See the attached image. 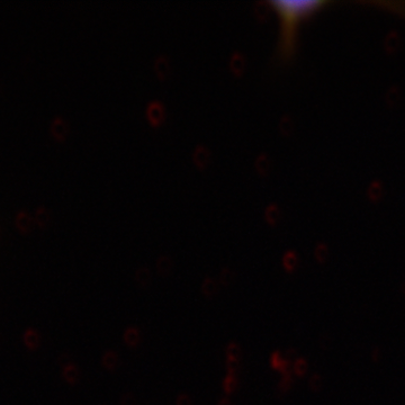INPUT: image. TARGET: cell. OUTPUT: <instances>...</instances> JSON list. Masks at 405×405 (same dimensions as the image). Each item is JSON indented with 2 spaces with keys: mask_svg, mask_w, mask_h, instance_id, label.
<instances>
[{
  "mask_svg": "<svg viewBox=\"0 0 405 405\" xmlns=\"http://www.w3.org/2000/svg\"><path fill=\"white\" fill-rule=\"evenodd\" d=\"M270 5L279 21V55L288 58L295 51L297 29L302 21L315 14L325 2L320 0H274Z\"/></svg>",
  "mask_w": 405,
  "mask_h": 405,
  "instance_id": "cell-1",
  "label": "cell"
},
{
  "mask_svg": "<svg viewBox=\"0 0 405 405\" xmlns=\"http://www.w3.org/2000/svg\"><path fill=\"white\" fill-rule=\"evenodd\" d=\"M378 359H379V349L375 348L374 352H373V360L374 361H378Z\"/></svg>",
  "mask_w": 405,
  "mask_h": 405,
  "instance_id": "cell-25",
  "label": "cell"
},
{
  "mask_svg": "<svg viewBox=\"0 0 405 405\" xmlns=\"http://www.w3.org/2000/svg\"><path fill=\"white\" fill-rule=\"evenodd\" d=\"M124 342L130 348H135L141 342V332L137 327H127L124 332Z\"/></svg>",
  "mask_w": 405,
  "mask_h": 405,
  "instance_id": "cell-6",
  "label": "cell"
},
{
  "mask_svg": "<svg viewBox=\"0 0 405 405\" xmlns=\"http://www.w3.org/2000/svg\"><path fill=\"white\" fill-rule=\"evenodd\" d=\"M51 132L59 140H64L68 135L69 126L66 119H63L60 116L54 117L52 123H51Z\"/></svg>",
  "mask_w": 405,
  "mask_h": 405,
  "instance_id": "cell-3",
  "label": "cell"
},
{
  "mask_svg": "<svg viewBox=\"0 0 405 405\" xmlns=\"http://www.w3.org/2000/svg\"><path fill=\"white\" fill-rule=\"evenodd\" d=\"M101 364L107 370L113 372V370H115L118 365V355L113 350L106 351L104 355H102Z\"/></svg>",
  "mask_w": 405,
  "mask_h": 405,
  "instance_id": "cell-10",
  "label": "cell"
},
{
  "mask_svg": "<svg viewBox=\"0 0 405 405\" xmlns=\"http://www.w3.org/2000/svg\"><path fill=\"white\" fill-rule=\"evenodd\" d=\"M270 366L274 370L281 373L282 375L287 373H293V366L288 364V361L285 360L281 351H274L273 355L270 357Z\"/></svg>",
  "mask_w": 405,
  "mask_h": 405,
  "instance_id": "cell-2",
  "label": "cell"
},
{
  "mask_svg": "<svg viewBox=\"0 0 405 405\" xmlns=\"http://www.w3.org/2000/svg\"><path fill=\"white\" fill-rule=\"evenodd\" d=\"M217 405H233L232 404V402H231V400L229 399V398H222L221 400L218 401V403H217Z\"/></svg>",
  "mask_w": 405,
  "mask_h": 405,
  "instance_id": "cell-24",
  "label": "cell"
},
{
  "mask_svg": "<svg viewBox=\"0 0 405 405\" xmlns=\"http://www.w3.org/2000/svg\"><path fill=\"white\" fill-rule=\"evenodd\" d=\"M284 266H285V269L287 273H293L295 269V266H296L295 257L293 255L286 256L285 259H284Z\"/></svg>",
  "mask_w": 405,
  "mask_h": 405,
  "instance_id": "cell-19",
  "label": "cell"
},
{
  "mask_svg": "<svg viewBox=\"0 0 405 405\" xmlns=\"http://www.w3.org/2000/svg\"><path fill=\"white\" fill-rule=\"evenodd\" d=\"M120 405H136L135 396L132 393L123 394L122 398H120Z\"/></svg>",
  "mask_w": 405,
  "mask_h": 405,
  "instance_id": "cell-22",
  "label": "cell"
},
{
  "mask_svg": "<svg viewBox=\"0 0 405 405\" xmlns=\"http://www.w3.org/2000/svg\"><path fill=\"white\" fill-rule=\"evenodd\" d=\"M233 274L229 269H224L219 277V284L224 287H229L232 283H233Z\"/></svg>",
  "mask_w": 405,
  "mask_h": 405,
  "instance_id": "cell-17",
  "label": "cell"
},
{
  "mask_svg": "<svg viewBox=\"0 0 405 405\" xmlns=\"http://www.w3.org/2000/svg\"><path fill=\"white\" fill-rule=\"evenodd\" d=\"M226 360H241V356H242V350L239 343L236 342H230L226 347Z\"/></svg>",
  "mask_w": 405,
  "mask_h": 405,
  "instance_id": "cell-14",
  "label": "cell"
},
{
  "mask_svg": "<svg viewBox=\"0 0 405 405\" xmlns=\"http://www.w3.org/2000/svg\"><path fill=\"white\" fill-rule=\"evenodd\" d=\"M201 291L205 297H207V299H213L215 295H217V293L219 291V285L214 278L207 277L202 281Z\"/></svg>",
  "mask_w": 405,
  "mask_h": 405,
  "instance_id": "cell-5",
  "label": "cell"
},
{
  "mask_svg": "<svg viewBox=\"0 0 405 405\" xmlns=\"http://www.w3.org/2000/svg\"><path fill=\"white\" fill-rule=\"evenodd\" d=\"M34 221H35V223L41 227V229H44V227L49 225V223L51 221V213L49 208L45 207V206H40V207L36 209Z\"/></svg>",
  "mask_w": 405,
  "mask_h": 405,
  "instance_id": "cell-8",
  "label": "cell"
},
{
  "mask_svg": "<svg viewBox=\"0 0 405 405\" xmlns=\"http://www.w3.org/2000/svg\"><path fill=\"white\" fill-rule=\"evenodd\" d=\"M62 375L68 384L75 385L79 379V369L76 365L69 364L66 367L62 368Z\"/></svg>",
  "mask_w": 405,
  "mask_h": 405,
  "instance_id": "cell-9",
  "label": "cell"
},
{
  "mask_svg": "<svg viewBox=\"0 0 405 405\" xmlns=\"http://www.w3.org/2000/svg\"><path fill=\"white\" fill-rule=\"evenodd\" d=\"M293 383H294V379H293L292 373L282 375V379L277 386V390L279 391V395L284 396L285 394H287L288 392H290V390L292 389Z\"/></svg>",
  "mask_w": 405,
  "mask_h": 405,
  "instance_id": "cell-13",
  "label": "cell"
},
{
  "mask_svg": "<svg viewBox=\"0 0 405 405\" xmlns=\"http://www.w3.org/2000/svg\"><path fill=\"white\" fill-rule=\"evenodd\" d=\"M401 292H402L405 295V281L402 283V285H401Z\"/></svg>",
  "mask_w": 405,
  "mask_h": 405,
  "instance_id": "cell-26",
  "label": "cell"
},
{
  "mask_svg": "<svg viewBox=\"0 0 405 405\" xmlns=\"http://www.w3.org/2000/svg\"><path fill=\"white\" fill-rule=\"evenodd\" d=\"M238 386H239V379H238V377H236V375L227 374L226 376L224 377L222 387H223L224 393H225L226 395L233 394L235 390L238 389Z\"/></svg>",
  "mask_w": 405,
  "mask_h": 405,
  "instance_id": "cell-11",
  "label": "cell"
},
{
  "mask_svg": "<svg viewBox=\"0 0 405 405\" xmlns=\"http://www.w3.org/2000/svg\"><path fill=\"white\" fill-rule=\"evenodd\" d=\"M176 405H193L191 396L186 393H180L176 399Z\"/></svg>",
  "mask_w": 405,
  "mask_h": 405,
  "instance_id": "cell-21",
  "label": "cell"
},
{
  "mask_svg": "<svg viewBox=\"0 0 405 405\" xmlns=\"http://www.w3.org/2000/svg\"><path fill=\"white\" fill-rule=\"evenodd\" d=\"M308 386H309V389H311V391H313V392L321 391L322 386H323V379L320 375L313 374L308 381Z\"/></svg>",
  "mask_w": 405,
  "mask_h": 405,
  "instance_id": "cell-16",
  "label": "cell"
},
{
  "mask_svg": "<svg viewBox=\"0 0 405 405\" xmlns=\"http://www.w3.org/2000/svg\"><path fill=\"white\" fill-rule=\"evenodd\" d=\"M225 367L227 374L236 375L241 367V360H225Z\"/></svg>",
  "mask_w": 405,
  "mask_h": 405,
  "instance_id": "cell-18",
  "label": "cell"
},
{
  "mask_svg": "<svg viewBox=\"0 0 405 405\" xmlns=\"http://www.w3.org/2000/svg\"><path fill=\"white\" fill-rule=\"evenodd\" d=\"M307 361L303 357H299L295 360L294 365H293V373H294L297 377H303L305 374L307 373Z\"/></svg>",
  "mask_w": 405,
  "mask_h": 405,
  "instance_id": "cell-15",
  "label": "cell"
},
{
  "mask_svg": "<svg viewBox=\"0 0 405 405\" xmlns=\"http://www.w3.org/2000/svg\"><path fill=\"white\" fill-rule=\"evenodd\" d=\"M135 284L140 288H146L151 283V274L149 269L140 268L135 274Z\"/></svg>",
  "mask_w": 405,
  "mask_h": 405,
  "instance_id": "cell-12",
  "label": "cell"
},
{
  "mask_svg": "<svg viewBox=\"0 0 405 405\" xmlns=\"http://www.w3.org/2000/svg\"><path fill=\"white\" fill-rule=\"evenodd\" d=\"M34 217L26 210H21L16 216V225L23 233L31 232L34 226Z\"/></svg>",
  "mask_w": 405,
  "mask_h": 405,
  "instance_id": "cell-4",
  "label": "cell"
},
{
  "mask_svg": "<svg viewBox=\"0 0 405 405\" xmlns=\"http://www.w3.org/2000/svg\"><path fill=\"white\" fill-rule=\"evenodd\" d=\"M320 344L323 349H329L331 347V338L327 333H324L320 339Z\"/></svg>",
  "mask_w": 405,
  "mask_h": 405,
  "instance_id": "cell-23",
  "label": "cell"
},
{
  "mask_svg": "<svg viewBox=\"0 0 405 405\" xmlns=\"http://www.w3.org/2000/svg\"><path fill=\"white\" fill-rule=\"evenodd\" d=\"M23 339H24L25 346H26L29 350H36V349L40 347L41 338L36 330H34V329L26 330L24 333Z\"/></svg>",
  "mask_w": 405,
  "mask_h": 405,
  "instance_id": "cell-7",
  "label": "cell"
},
{
  "mask_svg": "<svg viewBox=\"0 0 405 405\" xmlns=\"http://www.w3.org/2000/svg\"><path fill=\"white\" fill-rule=\"evenodd\" d=\"M297 358H299V352H297L296 349H294V348L288 349V350L286 351V357H285V360L288 361V364L293 366Z\"/></svg>",
  "mask_w": 405,
  "mask_h": 405,
  "instance_id": "cell-20",
  "label": "cell"
}]
</instances>
